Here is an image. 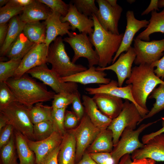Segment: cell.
<instances>
[{"label": "cell", "instance_id": "1", "mask_svg": "<svg viewBox=\"0 0 164 164\" xmlns=\"http://www.w3.org/2000/svg\"><path fill=\"white\" fill-rule=\"evenodd\" d=\"M17 101L30 108L34 104L53 99L56 94L48 91L42 84L26 73L19 78H11L5 82Z\"/></svg>", "mask_w": 164, "mask_h": 164}, {"label": "cell", "instance_id": "2", "mask_svg": "<svg viewBox=\"0 0 164 164\" xmlns=\"http://www.w3.org/2000/svg\"><path fill=\"white\" fill-rule=\"evenodd\" d=\"M154 70L151 64L135 66L125 82L127 85H132V95L136 104L146 110H149L146 106L148 97L158 85L164 84V81L156 76Z\"/></svg>", "mask_w": 164, "mask_h": 164}, {"label": "cell", "instance_id": "3", "mask_svg": "<svg viewBox=\"0 0 164 164\" xmlns=\"http://www.w3.org/2000/svg\"><path fill=\"white\" fill-rule=\"evenodd\" d=\"M94 22V31L89 39L99 57V67L104 68L112 61L113 56L118 50L124 33L119 35L107 31L101 26L94 14L91 17Z\"/></svg>", "mask_w": 164, "mask_h": 164}, {"label": "cell", "instance_id": "4", "mask_svg": "<svg viewBox=\"0 0 164 164\" xmlns=\"http://www.w3.org/2000/svg\"><path fill=\"white\" fill-rule=\"evenodd\" d=\"M63 41L61 36H58L49 47L46 63L51 64V69L61 77L87 70V68L84 66L76 64L70 60L66 51Z\"/></svg>", "mask_w": 164, "mask_h": 164}, {"label": "cell", "instance_id": "5", "mask_svg": "<svg viewBox=\"0 0 164 164\" xmlns=\"http://www.w3.org/2000/svg\"><path fill=\"white\" fill-rule=\"evenodd\" d=\"M29 108L17 101L0 108V113L6 119L8 124L12 126L14 130L26 138L34 140L33 125L28 114Z\"/></svg>", "mask_w": 164, "mask_h": 164}, {"label": "cell", "instance_id": "6", "mask_svg": "<svg viewBox=\"0 0 164 164\" xmlns=\"http://www.w3.org/2000/svg\"><path fill=\"white\" fill-rule=\"evenodd\" d=\"M142 118L135 105L125 99L121 111L112 119L107 128L112 132L114 146L118 143L124 130L128 127L135 129L137 125L141 123Z\"/></svg>", "mask_w": 164, "mask_h": 164}, {"label": "cell", "instance_id": "7", "mask_svg": "<svg viewBox=\"0 0 164 164\" xmlns=\"http://www.w3.org/2000/svg\"><path fill=\"white\" fill-rule=\"evenodd\" d=\"M156 121L143 124L137 129L126 127L123 131L117 144L111 152L115 164H118L121 158L127 154H130L142 147L144 144L139 139L140 134L145 129Z\"/></svg>", "mask_w": 164, "mask_h": 164}, {"label": "cell", "instance_id": "8", "mask_svg": "<svg viewBox=\"0 0 164 164\" xmlns=\"http://www.w3.org/2000/svg\"><path fill=\"white\" fill-rule=\"evenodd\" d=\"M63 41L68 43L73 50L72 62L75 63L80 57H84L87 59L89 68L98 65L99 57L93 49V45L87 34L71 32L68 36L64 38Z\"/></svg>", "mask_w": 164, "mask_h": 164}, {"label": "cell", "instance_id": "9", "mask_svg": "<svg viewBox=\"0 0 164 164\" xmlns=\"http://www.w3.org/2000/svg\"><path fill=\"white\" fill-rule=\"evenodd\" d=\"M26 73L41 81L50 87L56 94L63 92L73 93L78 90L77 83L63 81L62 77L53 70L49 69L46 63L31 69Z\"/></svg>", "mask_w": 164, "mask_h": 164}, {"label": "cell", "instance_id": "10", "mask_svg": "<svg viewBox=\"0 0 164 164\" xmlns=\"http://www.w3.org/2000/svg\"><path fill=\"white\" fill-rule=\"evenodd\" d=\"M70 130L76 142L75 162L77 163L81 159L87 149L101 130L93 124L85 113L78 125Z\"/></svg>", "mask_w": 164, "mask_h": 164}, {"label": "cell", "instance_id": "11", "mask_svg": "<svg viewBox=\"0 0 164 164\" xmlns=\"http://www.w3.org/2000/svg\"><path fill=\"white\" fill-rule=\"evenodd\" d=\"M133 41V47L136 55L134 63L137 66L151 64L163 55L164 38L150 41L135 38Z\"/></svg>", "mask_w": 164, "mask_h": 164}, {"label": "cell", "instance_id": "12", "mask_svg": "<svg viewBox=\"0 0 164 164\" xmlns=\"http://www.w3.org/2000/svg\"><path fill=\"white\" fill-rule=\"evenodd\" d=\"M98 10L95 15L100 24L106 31L113 34H119L118 22L123 9L118 4L111 5L107 0H97Z\"/></svg>", "mask_w": 164, "mask_h": 164}, {"label": "cell", "instance_id": "13", "mask_svg": "<svg viewBox=\"0 0 164 164\" xmlns=\"http://www.w3.org/2000/svg\"><path fill=\"white\" fill-rule=\"evenodd\" d=\"M49 47L45 43H35L21 60L13 77H20L31 69L46 64Z\"/></svg>", "mask_w": 164, "mask_h": 164}, {"label": "cell", "instance_id": "14", "mask_svg": "<svg viewBox=\"0 0 164 164\" xmlns=\"http://www.w3.org/2000/svg\"><path fill=\"white\" fill-rule=\"evenodd\" d=\"M132 85L128 84L124 87L118 86V81L112 80L106 84H100L96 88L87 87L86 91L90 95H94L99 93L106 94L127 99L134 103L139 111L142 117H144L149 111L139 106L135 101L132 94Z\"/></svg>", "mask_w": 164, "mask_h": 164}, {"label": "cell", "instance_id": "15", "mask_svg": "<svg viewBox=\"0 0 164 164\" xmlns=\"http://www.w3.org/2000/svg\"><path fill=\"white\" fill-rule=\"evenodd\" d=\"M125 53H121L118 58L112 65L104 68L96 67L97 70H111L116 74L118 86L122 85L126 79L129 78L131 74L132 66L136 55L133 47H131Z\"/></svg>", "mask_w": 164, "mask_h": 164}, {"label": "cell", "instance_id": "16", "mask_svg": "<svg viewBox=\"0 0 164 164\" xmlns=\"http://www.w3.org/2000/svg\"><path fill=\"white\" fill-rule=\"evenodd\" d=\"M63 137L60 134L54 131L49 137L41 141L26 138L28 145L35 154L36 164H43L49 154L60 145Z\"/></svg>", "mask_w": 164, "mask_h": 164}, {"label": "cell", "instance_id": "17", "mask_svg": "<svg viewBox=\"0 0 164 164\" xmlns=\"http://www.w3.org/2000/svg\"><path fill=\"white\" fill-rule=\"evenodd\" d=\"M131 156L132 160L150 159L155 162H164V133L153 137Z\"/></svg>", "mask_w": 164, "mask_h": 164}, {"label": "cell", "instance_id": "18", "mask_svg": "<svg viewBox=\"0 0 164 164\" xmlns=\"http://www.w3.org/2000/svg\"><path fill=\"white\" fill-rule=\"evenodd\" d=\"M126 16L127 20L126 28L121 45L113 59L112 64L117 60L121 53L127 51L131 47L135 34L142 28H146L149 23V21L146 19L139 20L136 19L133 11H128Z\"/></svg>", "mask_w": 164, "mask_h": 164}, {"label": "cell", "instance_id": "19", "mask_svg": "<svg viewBox=\"0 0 164 164\" xmlns=\"http://www.w3.org/2000/svg\"><path fill=\"white\" fill-rule=\"evenodd\" d=\"M69 5L68 12L65 16L61 17V21L69 22L73 31L77 29L80 33L91 35L94 31L92 28L94 25L93 19L79 12L71 2Z\"/></svg>", "mask_w": 164, "mask_h": 164}, {"label": "cell", "instance_id": "20", "mask_svg": "<svg viewBox=\"0 0 164 164\" xmlns=\"http://www.w3.org/2000/svg\"><path fill=\"white\" fill-rule=\"evenodd\" d=\"M92 98L99 110L112 119L119 115L123 107L122 98L109 94H97Z\"/></svg>", "mask_w": 164, "mask_h": 164}, {"label": "cell", "instance_id": "21", "mask_svg": "<svg viewBox=\"0 0 164 164\" xmlns=\"http://www.w3.org/2000/svg\"><path fill=\"white\" fill-rule=\"evenodd\" d=\"M61 15L58 13L53 12L44 22L46 26V36L45 43L49 47L50 43L58 36L61 37L71 33V29L70 23L68 22L61 21Z\"/></svg>", "mask_w": 164, "mask_h": 164}, {"label": "cell", "instance_id": "22", "mask_svg": "<svg viewBox=\"0 0 164 164\" xmlns=\"http://www.w3.org/2000/svg\"><path fill=\"white\" fill-rule=\"evenodd\" d=\"M107 74L104 71L97 70L94 66L86 70L72 75L62 77V80L66 82L79 83L84 85L91 84H106L111 80L106 78Z\"/></svg>", "mask_w": 164, "mask_h": 164}, {"label": "cell", "instance_id": "23", "mask_svg": "<svg viewBox=\"0 0 164 164\" xmlns=\"http://www.w3.org/2000/svg\"><path fill=\"white\" fill-rule=\"evenodd\" d=\"M52 12L39 0H33L32 3L24 7L22 13L19 17L22 22L27 23L45 20Z\"/></svg>", "mask_w": 164, "mask_h": 164}, {"label": "cell", "instance_id": "24", "mask_svg": "<svg viewBox=\"0 0 164 164\" xmlns=\"http://www.w3.org/2000/svg\"><path fill=\"white\" fill-rule=\"evenodd\" d=\"M82 99L85 113L93 124L101 130L107 128L112 119L99 110L92 98L83 95Z\"/></svg>", "mask_w": 164, "mask_h": 164}, {"label": "cell", "instance_id": "25", "mask_svg": "<svg viewBox=\"0 0 164 164\" xmlns=\"http://www.w3.org/2000/svg\"><path fill=\"white\" fill-rule=\"evenodd\" d=\"M76 145L74 135L70 130L63 136L57 156L58 164H75Z\"/></svg>", "mask_w": 164, "mask_h": 164}, {"label": "cell", "instance_id": "26", "mask_svg": "<svg viewBox=\"0 0 164 164\" xmlns=\"http://www.w3.org/2000/svg\"><path fill=\"white\" fill-rule=\"evenodd\" d=\"M113 139L111 130L108 128L101 130L85 152L88 153L111 152L114 147Z\"/></svg>", "mask_w": 164, "mask_h": 164}, {"label": "cell", "instance_id": "27", "mask_svg": "<svg viewBox=\"0 0 164 164\" xmlns=\"http://www.w3.org/2000/svg\"><path fill=\"white\" fill-rule=\"evenodd\" d=\"M35 44L22 32L10 46L5 56L9 60H22Z\"/></svg>", "mask_w": 164, "mask_h": 164}, {"label": "cell", "instance_id": "28", "mask_svg": "<svg viewBox=\"0 0 164 164\" xmlns=\"http://www.w3.org/2000/svg\"><path fill=\"white\" fill-rule=\"evenodd\" d=\"M149 23L146 29L140 33L135 38L149 41L150 35L154 33H164V8L160 12L154 10L151 12Z\"/></svg>", "mask_w": 164, "mask_h": 164}, {"label": "cell", "instance_id": "29", "mask_svg": "<svg viewBox=\"0 0 164 164\" xmlns=\"http://www.w3.org/2000/svg\"><path fill=\"white\" fill-rule=\"evenodd\" d=\"M14 130L16 151L19 160V164H34L35 154L28 145L26 138L20 132Z\"/></svg>", "mask_w": 164, "mask_h": 164}, {"label": "cell", "instance_id": "30", "mask_svg": "<svg viewBox=\"0 0 164 164\" xmlns=\"http://www.w3.org/2000/svg\"><path fill=\"white\" fill-rule=\"evenodd\" d=\"M26 24L21 20L19 15L14 16L9 21L7 36L0 48L1 56L6 55L10 46L23 32Z\"/></svg>", "mask_w": 164, "mask_h": 164}, {"label": "cell", "instance_id": "31", "mask_svg": "<svg viewBox=\"0 0 164 164\" xmlns=\"http://www.w3.org/2000/svg\"><path fill=\"white\" fill-rule=\"evenodd\" d=\"M46 30L44 22L37 21L26 23L22 32L30 41L38 44L45 43Z\"/></svg>", "mask_w": 164, "mask_h": 164}, {"label": "cell", "instance_id": "32", "mask_svg": "<svg viewBox=\"0 0 164 164\" xmlns=\"http://www.w3.org/2000/svg\"><path fill=\"white\" fill-rule=\"evenodd\" d=\"M52 106L43 105L42 103L35 104L29 108L28 114L33 125L44 121L51 120Z\"/></svg>", "mask_w": 164, "mask_h": 164}, {"label": "cell", "instance_id": "33", "mask_svg": "<svg viewBox=\"0 0 164 164\" xmlns=\"http://www.w3.org/2000/svg\"><path fill=\"white\" fill-rule=\"evenodd\" d=\"M151 94L148 98L155 99V102L151 110L142 118L141 123L164 109V84H159V87L155 88Z\"/></svg>", "mask_w": 164, "mask_h": 164}, {"label": "cell", "instance_id": "34", "mask_svg": "<svg viewBox=\"0 0 164 164\" xmlns=\"http://www.w3.org/2000/svg\"><path fill=\"white\" fill-rule=\"evenodd\" d=\"M24 7L21 6L14 0L9 2L0 9V24L7 23L13 17L22 13Z\"/></svg>", "mask_w": 164, "mask_h": 164}, {"label": "cell", "instance_id": "35", "mask_svg": "<svg viewBox=\"0 0 164 164\" xmlns=\"http://www.w3.org/2000/svg\"><path fill=\"white\" fill-rule=\"evenodd\" d=\"M14 134L8 142L1 149L2 164H16L17 152Z\"/></svg>", "mask_w": 164, "mask_h": 164}, {"label": "cell", "instance_id": "36", "mask_svg": "<svg viewBox=\"0 0 164 164\" xmlns=\"http://www.w3.org/2000/svg\"><path fill=\"white\" fill-rule=\"evenodd\" d=\"M22 60L12 59L0 62V82H5L14 77Z\"/></svg>", "mask_w": 164, "mask_h": 164}, {"label": "cell", "instance_id": "37", "mask_svg": "<svg viewBox=\"0 0 164 164\" xmlns=\"http://www.w3.org/2000/svg\"><path fill=\"white\" fill-rule=\"evenodd\" d=\"M54 132L51 121H44L33 125L34 141H39L45 139L50 136Z\"/></svg>", "mask_w": 164, "mask_h": 164}, {"label": "cell", "instance_id": "38", "mask_svg": "<svg viewBox=\"0 0 164 164\" xmlns=\"http://www.w3.org/2000/svg\"><path fill=\"white\" fill-rule=\"evenodd\" d=\"M71 2L79 12L87 17H91L93 14L95 15L98 10L94 0H73Z\"/></svg>", "mask_w": 164, "mask_h": 164}, {"label": "cell", "instance_id": "39", "mask_svg": "<svg viewBox=\"0 0 164 164\" xmlns=\"http://www.w3.org/2000/svg\"><path fill=\"white\" fill-rule=\"evenodd\" d=\"M66 108L53 109L52 112L51 120L54 131L59 132L63 136L67 131L64 125Z\"/></svg>", "mask_w": 164, "mask_h": 164}, {"label": "cell", "instance_id": "40", "mask_svg": "<svg viewBox=\"0 0 164 164\" xmlns=\"http://www.w3.org/2000/svg\"><path fill=\"white\" fill-rule=\"evenodd\" d=\"M74 93L63 92L55 94L52 102L53 109L66 108L72 104Z\"/></svg>", "mask_w": 164, "mask_h": 164}, {"label": "cell", "instance_id": "41", "mask_svg": "<svg viewBox=\"0 0 164 164\" xmlns=\"http://www.w3.org/2000/svg\"><path fill=\"white\" fill-rule=\"evenodd\" d=\"M49 8L53 12L60 14L62 17L67 14L69 7V4H66L61 0H39Z\"/></svg>", "mask_w": 164, "mask_h": 164}, {"label": "cell", "instance_id": "42", "mask_svg": "<svg viewBox=\"0 0 164 164\" xmlns=\"http://www.w3.org/2000/svg\"><path fill=\"white\" fill-rule=\"evenodd\" d=\"M15 101L17 100L6 83L0 82V108Z\"/></svg>", "mask_w": 164, "mask_h": 164}, {"label": "cell", "instance_id": "43", "mask_svg": "<svg viewBox=\"0 0 164 164\" xmlns=\"http://www.w3.org/2000/svg\"><path fill=\"white\" fill-rule=\"evenodd\" d=\"M72 104L73 112L80 121L85 112L84 107L81 101L80 94L78 90L74 93Z\"/></svg>", "mask_w": 164, "mask_h": 164}, {"label": "cell", "instance_id": "44", "mask_svg": "<svg viewBox=\"0 0 164 164\" xmlns=\"http://www.w3.org/2000/svg\"><path fill=\"white\" fill-rule=\"evenodd\" d=\"M89 154L98 164H115L111 152H101Z\"/></svg>", "mask_w": 164, "mask_h": 164}, {"label": "cell", "instance_id": "45", "mask_svg": "<svg viewBox=\"0 0 164 164\" xmlns=\"http://www.w3.org/2000/svg\"><path fill=\"white\" fill-rule=\"evenodd\" d=\"M79 121L77 117L73 111H66L64 125L66 130H70L75 128Z\"/></svg>", "mask_w": 164, "mask_h": 164}, {"label": "cell", "instance_id": "46", "mask_svg": "<svg viewBox=\"0 0 164 164\" xmlns=\"http://www.w3.org/2000/svg\"><path fill=\"white\" fill-rule=\"evenodd\" d=\"M14 128L11 125L8 124L0 131V148L7 144L14 134Z\"/></svg>", "mask_w": 164, "mask_h": 164}, {"label": "cell", "instance_id": "47", "mask_svg": "<svg viewBox=\"0 0 164 164\" xmlns=\"http://www.w3.org/2000/svg\"><path fill=\"white\" fill-rule=\"evenodd\" d=\"M156 162L150 159H142L132 161L130 154H127L120 159L118 164H155Z\"/></svg>", "mask_w": 164, "mask_h": 164}, {"label": "cell", "instance_id": "48", "mask_svg": "<svg viewBox=\"0 0 164 164\" xmlns=\"http://www.w3.org/2000/svg\"><path fill=\"white\" fill-rule=\"evenodd\" d=\"M151 65L153 68L156 67L154 70L155 74L158 77L164 79V52L162 58L152 63Z\"/></svg>", "mask_w": 164, "mask_h": 164}, {"label": "cell", "instance_id": "49", "mask_svg": "<svg viewBox=\"0 0 164 164\" xmlns=\"http://www.w3.org/2000/svg\"><path fill=\"white\" fill-rule=\"evenodd\" d=\"M60 148V145L49 154L43 164H58L57 156Z\"/></svg>", "mask_w": 164, "mask_h": 164}, {"label": "cell", "instance_id": "50", "mask_svg": "<svg viewBox=\"0 0 164 164\" xmlns=\"http://www.w3.org/2000/svg\"><path fill=\"white\" fill-rule=\"evenodd\" d=\"M162 128L156 132L144 135L142 138V142L143 144H145L155 136L161 133H164V118H162Z\"/></svg>", "mask_w": 164, "mask_h": 164}, {"label": "cell", "instance_id": "51", "mask_svg": "<svg viewBox=\"0 0 164 164\" xmlns=\"http://www.w3.org/2000/svg\"><path fill=\"white\" fill-rule=\"evenodd\" d=\"M158 0H151L148 7L141 13L142 16L148 14L154 10H159Z\"/></svg>", "mask_w": 164, "mask_h": 164}, {"label": "cell", "instance_id": "52", "mask_svg": "<svg viewBox=\"0 0 164 164\" xmlns=\"http://www.w3.org/2000/svg\"><path fill=\"white\" fill-rule=\"evenodd\" d=\"M8 23L0 24V45H3L6 39L8 29Z\"/></svg>", "mask_w": 164, "mask_h": 164}, {"label": "cell", "instance_id": "53", "mask_svg": "<svg viewBox=\"0 0 164 164\" xmlns=\"http://www.w3.org/2000/svg\"><path fill=\"white\" fill-rule=\"evenodd\" d=\"M75 164H98L90 156L89 153L85 152L80 159Z\"/></svg>", "mask_w": 164, "mask_h": 164}, {"label": "cell", "instance_id": "54", "mask_svg": "<svg viewBox=\"0 0 164 164\" xmlns=\"http://www.w3.org/2000/svg\"><path fill=\"white\" fill-rule=\"evenodd\" d=\"M14 2L17 4L24 7L26 6L31 3L33 1V0H14Z\"/></svg>", "mask_w": 164, "mask_h": 164}, {"label": "cell", "instance_id": "55", "mask_svg": "<svg viewBox=\"0 0 164 164\" xmlns=\"http://www.w3.org/2000/svg\"><path fill=\"white\" fill-rule=\"evenodd\" d=\"M7 124L6 119L2 114L0 113V131Z\"/></svg>", "mask_w": 164, "mask_h": 164}, {"label": "cell", "instance_id": "56", "mask_svg": "<svg viewBox=\"0 0 164 164\" xmlns=\"http://www.w3.org/2000/svg\"><path fill=\"white\" fill-rule=\"evenodd\" d=\"M107 1L111 6H115L118 5L117 0H107Z\"/></svg>", "mask_w": 164, "mask_h": 164}, {"label": "cell", "instance_id": "57", "mask_svg": "<svg viewBox=\"0 0 164 164\" xmlns=\"http://www.w3.org/2000/svg\"><path fill=\"white\" fill-rule=\"evenodd\" d=\"M9 1V0H0V6L2 7L6 5Z\"/></svg>", "mask_w": 164, "mask_h": 164}, {"label": "cell", "instance_id": "58", "mask_svg": "<svg viewBox=\"0 0 164 164\" xmlns=\"http://www.w3.org/2000/svg\"><path fill=\"white\" fill-rule=\"evenodd\" d=\"M158 6L159 8L164 7V0H159Z\"/></svg>", "mask_w": 164, "mask_h": 164}, {"label": "cell", "instance_id": "59", "mask_svg": "<svg viewBox=\"0 0 164 164\" xmlns=\"http://www.w3.org/2000/svg\"><path fill=\"white\" fill-rule=\"evenodd\" d=\"M127 1L129 3L131 4L135 2V0H127Z\"/></svg>", "mask_w": 164, "mask_h": 164}]
</instances>
